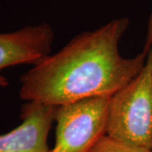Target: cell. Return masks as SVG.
<instances>
[{"instance_id": "cell-2", "label": "cell", "mask_w": 152, "mask_h": 152, "mask_svg": "<svg viewBox=\"0 0 152 152\" xmlns=\"http://www.w3.org/2000/svg\"><path fill=\"white\" fill-rule=\"evenodd\" d=\"M107 135L151 150L152 44L140 74L110 97Z\"/></svg>"}, {"instance_id": "cell-5", "label": "cell", "mask_w": 152, "mask_h": 152, "mask_svg": "<svg viewBox=\"0 0 152 152\" xmlns=\"http://www.w3.org/2000/svg\"><path fill=\"white\" fill-rule=\"evenodd\" d=\"M57 107L37 102L24 104L21 124L0 135V152H51L48 138Z\"/></svg>"}, {"instance_id": "cell-1", "label": "cell", "mask_w": 152, "mask_h": 152, "mask_svg": "<svg viewBox=\"0 0 152 152\" xmlns=\"http://www.w3.org/2000/svg\"><path fill=\"white\" fill-rule=\"evenodd\" d=\"M129 24V18L121 17L75 36L22 75L20 99L60 107L113 96L140 74L147 58L144 51L132 58L120 53L119 42Z\"/></svg>"}, {"instance_id": "cell-3", "label": "cell", "mask_w": 152, "mask_h": 152, "mask_svg": "<svg viewBox=\"0 0 152 152\" xmlns=\"http://www.w3.org/2000/svg\"><path fill=\"white\" fill-rule=\"evenodd\" d=\"M110 97H93L57 107L51 152H90L107 135Z\"/></svg>"}, {"instance_id": "cell-6", "label": "cell", "mask_w": 152, "mask_h": 152, "mask_svg": "<svg viewBox=\"0 0 152 152\" xmlns=\"http://www.w3.org/2000/svg\"><path fill=\"white\" fill-rule=\"evenodd\" d=\"M90 152H151V150L129 145L108 135H105Z\"/></svg>"}, {"instance_id": "cell-4", "label": "cell", "mask_w": 152, "mask_h": 152, "mask_svg": "<svg viewBox=\"0 0 152 152\" xmlns=\"http://www.w3.org/2000/svg\"><path fill=\"white\" fill-rule=\"evenodd\" d=\"M53 40V30L48 23L0 33V87L9 86L1 71L11 66L40 63L50 55Z\"/></svg>"}, {"instance_id": "cell-7", "label": "cell", "mask_w": 152, "mask_h": 152, "mask_svg": "<svg viewBox=\"0 0 152 152\" xmlns=\"http://www.w3.org/2000/svg\"><path fill=\"white\" fill-rule=\"evenodd\" d=\"M152 44V11L151 14V16L149 18V22H148V26H147V32H146V38H145V46L143 51L148 53L149 48Z\"/></svg>"}, {"instance_id": "cell-8", "label": "cell", "mask_w": 152, "mask_h": 152, "mask_svg": "<svg viewBox=\"0 0 152 152\" xmlns=\"http://www.w3.org/2000/svg\"><path fill=\"white\" fill-rule=\"evenodd\" d=\"M151 152H152V147H151Z\"/></svg>"}]
</instances>
